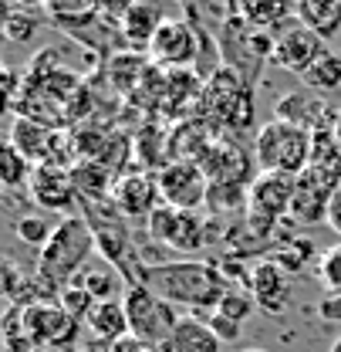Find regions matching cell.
I'll return each mask as SVG.
<instances>
[{"mask_svg":"<svg viewBox=\"0 0 341 352\" xmlns=\"http://www.w3.org/2000/svg\"><path fill=\"white\" fill-rule=\"evenodd\" d=\"M149 292H156L163 302L176 308H189L193 315H210L220 308L226 295V274L220 264L200 261V258H183V261L145 264L139 278Z\"/></svg>","mask_w":341,"mask_h":352,"instance_id":"cell-1","label":"cell"},{"mask_svg":"<svg viewBox=\"0 0 341 352\" xmlns=\"http://www.w3.org/2000/svg\"><path fill=\"white\" fill-rule=\"evenodd\" d=\"M95 251V234L88 227L85 217H61L58 220V230L54 237L47 241L41 254H38V292H41V302L61 295L64 288H71V281L85 271V261Z\"/></svg>","mask_w":341,"mask_h":352,"instance_id":"cell-2","label":"cell"},{"mask_svg":"<svg viewBox=\"0 0 341 352\" xmlns=\"http://www.w3.org/2000/svg\"><path fill=\"white\" fill-rule=\"evenodd\" d=\"M311 139H314V132L270 119L254 135V163L260 166V173L301 176L311 166Z\"/></svg>","mask_w":341,"mask_h":352,"instance_id":"cell-3","label":"cell"},{"mask_svg":"<svg viewBox=\"0 0 341 352\" xmlns=\"http://www.w3.org/2000/svg\"><path fill=\"white\" fill-rule=\"evenodd\" d=\"M122 305H126V315H128V336H135L142 342H152V346L169 352L172 332H176V325L183 318V315H176V305L163 302L142 281L139 285H128L126 295H122Z\"/></svg>","mask_w":341,"mask_h":352,"instance_id":"cell-4","label":"cell"},{"mask_svg":"<svg viewBox=\"0 0 341 352\" xmlns=\"http://www.w3.org/2000/svg\"><path fill=\"white\" fill-rule=\"evenodd\" d=\"M298 190V176L291 173H257L247 186V223L257 234L274 230V223L291 214V200Z\"/></svg>","mask_w":341,"mask_h":352,"instance_id":"cell-5","label":"cell"},{"mask_svg":"<svg viewBox=\"0 0 341 352\" xmlns=\"http://www.w3.org/2000/svg\"><path fill=\"white\" fill-rule=\"evenodd\" d=\"M341 186V170L335 166H307L298 176V190L291 200V214L287 220L298 227H314L328 220V204Z\"/></svg>","mask_w":341,"mask_h":352,"instance_id":"cell-6","label":"cell"},{"mask_svg":"<svg viewBox=\"0 0 341 352\" xmlns=\"http://www.w3.org/2000/svg\"><path fill=\"white\" fill-rule=\"evenodd\" d=\"M159 197L163 204L172 210H186V214H196L200 207H207V197H210V179L203 173L200 163L193 160H172L166 163L159 173Z\"/></svg>","mask_w":341,"mask_h":352,"instance_id":"cell-7","label":"cell"},{"mask_svg":"<svg viewBox=\"0 0 341 352\" xmlns=\"http://www.w3.org/2000/svg\"><path fill=\"white\" fill-rule=\"evenodd\" d=\"M21 325L31 339L34 349H64V346H78V329L82 322H75L68 311L54 302H34L21 311Z\"/></svg>","mask_w":341,"mask_h":352,"instance_id":"cell-8","label":"cell"},{"mask_svg":"<svg viewBox=\"0 0 341 352\" xmlns=\"http://www.w3.org/2000/svg\"><path fill=\"white\" fill-rule=\"evenodd\" d=\"M145 234L163 244V248H172L179 254H193L200 248H207V217L200 214H186V210H172V207H159L149 223H145Z\"/></svg>","mask_w":341,"mask_h":352,"instance_id":"cell-9","label":"cell"},{"mask_svg":"<svg viewBox=\"0 0 341 352\" xmlns=\"http://www.w3.org/2000/svg\"><path fill=\"white\" fill-rule=\"evenodd\" d=\"M149 58L156 68L166 72H183L193 68L200 61V34L193 21H179V17H166V24L156 31V38L149 44Z\"/></svg>","mask_w":341,"mask_h":352,"instance_id":"cell-10","label":"cell"},{"mask_svg":"<svg viewBox=\"0 0 341 352\" xmlns=\"http://www.w3.org/2000/svg\"><path fill=\"white\" fill-rule=\"evenodd\" d=\"M328 54V44L321 41L314 31H307L301 21H294L287 31H281L274 38V54H270V65H277L281 72H291V75H307L321 58Z\"/></svg>","mask_w":341,"mask_h":352,"instance_id":"cell-11","label":"cell"},{"mask_svg":"<svg viewBox=\"0 0 341 352\" xmlns=\"http://www.w3.org/2000/svg\"><path fill=\"white\" fill-rule=\"evenodd\" d=\"M27 190H31V200L38 204V210H44V214L75 217V207H82L78 190L71 183V170H61V166H51V163L34 166Z\"/></svg>","mask_w":341,"mask_h":352,"instance_id":"cell-12","label":"cell"},{"mask_svg":"<svg viewBox=\"0 0 341 352\" xmlns=\"http://www.w3.org/2000/svg\"><path fill=\"white\" fill-rule=\"evenodd\" d=\"M112 204H115V207H119L128 220L139 217L142 223H149V217L163 207L156 173H122L119 179H115Z\"/></svg>","mask_w":341,"mask_h":352,"instance_id":"cell-13","label":"cell"},{"mask_svg":"<svg viewBox=\"0 0 341 352\" xmlns=\"http://www.w3.org/2000/svg\"><path fill=\"white\" fill-rule=\"evenodd\" d=\"M274 119L291 122V126H301V129H307V132H318V129H335L338 112H331V105H328L321 95L291 91V95H281V98H277Z\"/></svg>","mask_w":341,"mask_h":352,"instance_id":"cell-14","label":"cell"},{"mask_svg":"<svg viewBox=\"0 0 341 352\" xmlns=\"http://www.w3.org/2000/svg\"><path fill=\"white\" fill-rule=\"evenodd\" d=\"M291 278L277 261H260L250 271V295L257 308H263L267 315H281L291 305Z\"/></svg>","mask_w":341,"mask_h":352,"instance_id":"cell-15","label":"cell"},{"mask_svg":"<svg viewBox=\"0 0 341 352\" xmlns=\"http://www.w3.org/2000/svg\"><path fill=\"white\" fill-rule=\"evenodd\" d=\"M58 132L44 129V126H38V122H31V119H21V116H17V119L10 122L7 142H10V146H14V149H17L31 166H44V163H51V149H54Z\"/></svg>","mask_w":341,"mask_h":352,"instance_id":"cell-16","label":"cell"},{"mask_svg":"<svg viewBox=\"0 0 341 352\" xmlns=\"http://www.w3.org/2000/svg\"><path fill=\"white\" fill-rule=\"evenodd\" d=\"M166 24V14L159 3H128L122 14V34L128 47H139L149 54V44L156 38V31Z\"/></svg>","mask_w":341,"mask_h":352,"instance_id":"cell-17","label":"cell"},{"mask_svg":"<svg viewBox=\"0 0 341 352\" xmlns=\"http://www.w3.org/2000/svg\"><path fill=\"white\" fill-rule=\"evenodd\" d=\"M294 17L328 44L341 31V0H298Z\"/></svg>","mask_w":341,"mask_h":352,"instance_id":"cell-18","label":"cell"},{"mask_svg":"<svg viewBox=\"0 0 341 352\" xmlns=\"http://www.w3.org/2000/svg\"><path fill=\"white\" fill-rule=\"evenodd\" d=\"M71 183H75L82 204H108V197L115 190L112 173L102 163H95V160H78L71 166Z\"/></svg>","mask_w":341,"mask_h":352,"instance_id":"cell-19","label":"cell"},{"mask_svg":"<svg viewBox=\"0 0 341 352\" xmlns=\"http://www.w3.org/2000/svg\"><path fill=\"white\" fill-rule=\"evenodd\" d=\"M220 339L213 336L210 322L203 315H183L172 332L169 352H220Z\"/></svg>","mask_w":341,"mask_h":352,"instance_id":"cell-20","label":"cell"},{"mask_svg":"<svg viewBox=\"0 0 341 352\" xmlns=\"http://www.w3.org/2000/svg\"><path fill=\"white\" fill-rule=\"evenodd\" d=\"M88 332L102 342H119L128 336V315H126V305L122 298L119 302H98L95 311L88 315Z\"/></svg>","mask_w":341,"mask_h":352,"instance_id":"cell-21","label":"cell"},{"mask_svg":"<svg viewBox=\"0 0 341 352\" xmlns=\"http://www.w3.org/2000/svg\"><path fill=\"white\" fill-rule=\"evenodd\" d=\"M14 230H17V237H21L24 244L44 251L47 241L54 237L58 223H51V214H44V210H24V214L17 217V223H14Z\"/></svg>","mask_w":341,"mask_h":352,"instance_id":"cell-22","label":"cell"},{"mask_svg":"<svg viewBox=\"0 0 341 352\" xmlns=\"http://www.w3.org/2000/svg\"><path fill=\"white\" fill-rule=\"evenodd\" d=\"M38 28H41L38 10H27V7H17V3H3V38L7 41L27 44Z\"/></svg>","mask_w":341,"mask_h":352,"instance_id":"cell-23","label":"cell"},{"mask_svg":"<svg viewBox=\"0 0 341 352\" xmlns=\"http://www.w3.org/2000/svg\"><path fill=\"white\" fill-rule=\"evenodd\" d=\"M31 176H34V166H31L10 142H3V149H0V179H3V186H7V190L27 186Z\"/></svg>","mask_w":341,"mask_h":352,"instance_id":"cell-24","label":"cell"},{"mask_svg":"<svg viewBox=\"0 0 341 352\" xmlns=\"http://www.w3.org/2000/svg\"><path fill=\"white\" fill-rule=\"evenodd\" d=\"M304 85L311 91H338L341 88V54L328 51L307 75H304Z\"/></svg>","mask_w":341,"mask_h":352,"instance_id":"cell-25","label":"cell"},{"mask_svg":"<svg viewBox=\"0 0 341 352\" xmlns=\"http://www.w3.org/2000/svg\"><path fill=\"white\" fill-rule=\"evenodd\" d=\"M257 308L254 295H247V292H240V288H226V295H223V302H220V315H226V318H233L237 325H244L247 318H250V311Z\"/></svg>","mask_w":341,"mask_h":352,"instance_id":"cell-26","label":"cell"},{"mask_svg":"<svg viewBox=\"0 0 341 352\" xmlns=\"http://www.w3.org/2000/svg\"><path fill=\"white\" fill-rule=\"evenodd\" d=\"M58 305L64 308V311H68V315H71L75 322H88V315L95 311V305H98V302H95V298L88 295L85 288L71 285V288H64V292L58 295Z\"/></svg>","mask_w":341,"mask_h":352,"instance_id":"cell-27","label":"cell"},{"mask_svg":"<svg viewBox=\"0 0 341 352\" xmlns=\"http://www.w3.org/2000/svg\"><path fill=\"white\" fill-rule=\"evenodd\" d=\"M318 281L325 292H341V244L318 258Z\"/></svg>","mask_w":341,"mask_h":352,"instance_id":"cell-28","label":"cell"},{"mask_svg":"<svg viewBox=\"0 0 341 352\" xmlns=\"http://www.w3.org/2000/svg\"><path fill=\"white\" fill-rule=\"evenodd\" d=\"M207 322H210V329H213V336L220 342H237L240 339V325L233 322V318H226V315H220V311H210V315H203Z\"/></svg>","mask_w":341,"mask_h":352,"instance_id":"cell-29","label":"cell"},{"mask_svg":"<svg viewBox=\"0 0 341 352\" xmlns=\"http://www.w3.org/2000/svg\"><path fill=\"white\" fill-rule=\"evenodd\" d=\"M318 315L325 322H341V292H325L318 298Z\"/></svg>","mask_w":341,"mask_h":352,"instance_id":"cell-30","label":"cell"},{"mask_svg":"<svg viewBox=\"0 0 341 352\" xmlns=\"http://www.w3.org/2000/svg\"><path fill=\"white\" fill-rule=\"evenodd\" d=\"M112 352H166V349H159V346H152V342H142V339H135V336H126V339L112 342Z\"/></svg>","mask_w":341,"mask_h":352,"instance_id":"cell-31","label":"cell"},{"mask_svg":"<svg viewBox=\"0 0 341 352\" xmlns=\"http://www.w3.org/2000/svg\"><path fill=\"white\" fill-rule=\"evenodd\" d=\"M325 223L341 237V186L335 190V197H331V204H328V220H325Z\"/></svg>","mask_w":341,"mask_h":352,"instance_id":"cell-32","label":"cell"},{"mask_svg":"<svg viewBox=\"0 0 341 352\" xmlns=\"http://www.w3.org/2000/svg\"><path fill=\"white\" fill-rule=\"evenodd\" d=\"M78 352H112V342H102V339L88 336L85 342H78Z\"/></svg>","mask_w":341,"mask_h":352,"instance_id":"cell-33","label":"cell"},{"mask_svg":"<svg viewBox=\"0 0 341 352\" xmlns=\"http://www.w3.org/2000/svg\"><path fill=\"white\" fill-rule=\"evenodd\" d=\"M331 132H335V139L341 142V112H338V119H335V129H331Z\"/></svg>","mask_w":341,"mask_h":352,"instance_id":"cell-34","label":"cell"},{"mask_svg":"<svg viewBox=\"0 0 341 352\" xmlns=\"http://www.w3.org/2000/svg\"><path fill=\"white\" fill-rule=\"evenodd\" d=\"M240 352H270V349H260V346H250V349H240Z\"/></svg>","mask_w":341,"mask_h":352,"instance_id":"cell-35","label":"cell"},{"mask_svg":"<svg viewBox=\"0 0 341 352\" xmlns=\"http://www.w3.org/2000/svg\"><path fill=\"white\" fill-rule=\"evenodd\" d=\"M331 352H341V339H335V342H331Z\"/></svg>","mask_w":341,"mask_h":352,"instance_id":"cell-36","label":"cell"},{"mask_svg":"<svg viewBox=\"0 0 341 352\" xmlns=\"http://www.w3.org/2000/svg\"><path fill=\"white\" fill-rule=\"evenodd\" d=\"M34 352H44V349H34Z\"/></svg>","mask_w":341,"mask_h":352,"instance_id":"cell-37","label":"cell"}]
</instances>
